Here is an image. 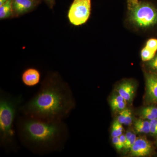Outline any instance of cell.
Instances as JSON below:
<instances>
[{
	"label": "cell",
	"instance_id": "6da1fadb",
	"mask_svg": "<svg viewBox=\"0 0 157 157\" xmlns=\"http://www.w3.org/2000/svg\"><path fill=\"white\" fill-rule=\"evenodd\" d=\"M72 90L58 72H48L39 90L21 105L20 113L49 121H64L75 107Z\"/></svg>",
	"mask_w": 157,
	"mask_h": 157
},
{
	"label": "cell",
	"instance_id": "7a4b0ae2",
	"mask_svg": "<svg viewBox=\"0 0 157 157\" xmlns=\"http://www.w3.org/2000/svg\"><path fill=\"white\" fill-rule=\"evenodd\" d=\"M15 126L21 144L39 155L61 152L69 139L64 121H49L22 114L17 116Z\"/></svg>",
	"mask_w": 157,
	"mask_h": 157
},
{
	"label": "cell",
	"instance_id": "3957f363",
	"mask_svg": "<svg viewBox=\"0 0 157 157\" xmlns=\"http://www.w3.org/2000/svg\"><path fill=\"white\" fill-rule=\"evenodd\" d=\"M23 104L22 95L0 89V146L7 154L16 153L19 149L14 126Z\"/></svg>",
	"mask_w": 157,
	"mask_h": 157
},
{
	"label": "cell",
	"instance_id": "277c9868",
	"mask_svg": "<svg viewBox=\"0 0 157 157\" xmlns=\"http://www.w3.org/2000/svg\"><path fill=\"white\" fill-rule=\"evenodd\" d=\"M128 19L137 29L146 30L157 26V7L148 2L127 0Z\"/></svg>",
	"mask_w": 157,
	"mask_h": 157
},
{
	"label": "cell",
	"instance_id": "5b68a950",
	"mask_svg": "<svg viewBox=\"0 0 157 157\" xmlns=\"http://www.w3.org/2000/svg\"><path fill=\"white\" fill-rule=\"evenodd\" d=\"M91 0H74L68 13L69 21L75 26L82 25L89 18Z\"/></svg>",
	"mask_w": 157,
	"mask_h": 157
},
{
	"label": "cell",
	"instance_id": "8992f818",
	"mask_svg": "<svg viewBox=\"0 0 157 157\" xmlns=\"http://www.w3.org/2000/svg\"><path fill=\"white\" fill-rule=\"evenodd\" d=\"M38 3V0H12L13 17H19L33 11Z\"/></svg>",
	"mask_w": 157,
	"mask_h": 157
},
{
	"label": "cell",
	"instance_id": "52a82bcc",
	"mask_svg": "<svg viewBox=\"0 0 157 157\" xmlns=\"http://www.w3.org/2000/svg\"><path fill=\"white\" fill-rule=\"evenodd\" d=\"M152 145L150 142L144 137L137 138L135 143L130 149L131 155L133 156L145 157L150 154Z\"/></svg>",
	"mask_w": 157,
	"mask_h": 157
},
{
	"label": "cell",
	"instance_id": "ba28073f",
	"mask_svg": "<svg viewBox=\"0 0 157 157\" xmlns=\"http://www.w3.org/2000/svg\"><path fill=\"white\" fill-rule=\"evenodd\" d=\"M145 76L147 100L157 103V74L150 72L145 73Z\"/></svg>",
	"mask_w": 157,
	"mask_h": 157
},
{
	"label": "cell",
	"instance_id": "9c48e42d",
	"mask_svg": "<svg viewBox=\"0 0 157 157\" xmlns=\"http://www.w3.org/2000/svg\"><path fill=\"white\" fill-rule=\"evenodd\" d=\"M41 78V73L36 68L26 69L21 75V80L26 86L33 87L39 84Z\"/></svg>",
	"mask_w": 157,
	"mask_h": 157
},
{
	"label": "cell",
	"instance_id": "30bf717a",
	"mask_svg": "<svg viewBox=\"0 0 157 157\" xmlns=\"http://www.w3.org/2000/svg\"><path fill=\"white\" fill-rule=\"evenodd\" d=\"M117 92L126 101H131L135 95V86L132 82H123L118 86Z\"/></svg>",
	"mask_w": 157,
	"mask_h": 157
},
{
	"label": "cell",
	"instance_id": "8fae6325",
	"mask_svg": "<svg viewBox=\"0 0 157 157\" xmlns=\"http://www.w3.org/2000/svg\"><path fill=\"white\" fill-rule=\"evenodd\" d=\"M13 17L12 0H8L0 6V19H8Z\"/></svg>",
	"mask_w": 157,
	"mask_h": 157
},
{
	"label": "cell",
	"instance_id": "7c38bea8",
	"mask_svg": "<svg viewBox=\"0 0 157 157\" xmlns=\"http://www.w3.org/2000/svg\"><path fill=\"white\" fill-rule=\"evenodd\" d=\"M134 128L137 133L148 134L150 131V121L144 119H140L135 121Z\"/></svg>",
	"mask_w": 157,
	"mask_h": 157
},
{
	"label": "cell",
	"instance_id": "4fadbf2b",
	"mask_svg": "<svg viewBox=\"0 0 157 157\" xmlns=\"http://www.w3.org/2000/svg\"><path fill=\"white\" fill-rule=\"evenodd\" d=\"M140 117L144 119L151 121L157 118V108L154 106H148L141 109Z\"/></svg>",
	"mask_w": 157,
	"mask_h": 157
},
{
	"label": "cell",
	"instance_id": "5bb4252c",
	"mask_svg": "<svg viewBox=\"0 0 157 157\" xmlns=\"http://www.w3.org/2000/svg\"><path fill=\"white\" fill-rule=\"evenodd\" d=\"M156 54V52L148 49L145 46L141 49L140 57L143 62H146L149 61L153 58Z\"/></svg>",
	"mask_w": 157,
	"mask_h": 157
},
{
	"label": "cell",
	"instance_id": "9a60e30c",
	"mask_svg": "<svg viewBox=\"0 0 157 157\" xmlns=\"http://www.w3.org/2000/svg\"><path fill=\"white\" fill-rule=\"evenodd\" d=\"M123 130L122 124L119 122L117 120L115 121L112 124L111 136L112 137H120L122 135Z\"/></svg>",
	"mask_w": 157,
	"mask_h": 157
},
{
	"label": "cell",
	"instance_id": "2e32d148",
	"mask_svg": "<svg viewBox=\"0 0 157 157\" xmlns=\"http://www.w3.org/2000/svg\"><path fill=\"white\" fill-rule=\"evenodd\" d=\"M146 66L151 70L150 72L157 74V54L154 57L149 61L146 62Z\"/></svg>",
	"mask_w": 157,
	"mask_h": 157
},
{
	"label": "cell",
	"instance_id": "e0dca14e",
	"mask_svg": "<svg viewBox=\"0 0 157 157\" xmlns=\"http://www.w3.org/2000/svg\"><path fill=\"white\" fill-rule=\"evenodd\" d=\"M125 101L122 97L118 94V95L113 96L111 99L110 102V107L111 109L113 110L116 106L121 102Z\"/></svg>",
	"mask_w": 157,
	"mask_h": 157
},
{
	"label": "cell",
	"instance_id": "ac0fdd59",
	"mask_svg": "<svg viewBox=\"0 0 157 157\" xmlns=\"http://www.w3.org/2000/svg\"><path fill=\"white\" fill-rule=\"evenodd\" d=\"M145 47L155 52L157 51V39L151 38L147 41Z\"/></svg>",
	"mask_w": 157,
	"mask_h": 157
},
{
	"label": "cell",
	"instance_id": "d6986e66",
	"mask_svg": "<svg viewBox=\"0 0 157 157\" xmlns=\"http://www.w3.org/2000/svg\"><path fill=\"white\" fill-rule=\"evenodd\" d=\"M136 139H137L136 135H135V134H133V133L132 136L130 137V139H129L125 143V144L124 146V148L126 150H130V149L132 148L133 144L135 143Z\"/></svg>",
	"mask_w": 157,
	"mask_h": 157
},
{
	"label": "cell",
	"instance_id": "ffe728a7",
	"mask_svg": "<svg viewBox=\"0 0 157 157\" xmlns=\"http://www.w3.org/2000/svg\"><path fill=\"white\" fill-rule=\"evenodd\" d=\"M150 133L152 135H157V118L152 120L150 121Z\"/></svg>",
	"mask_w": 157,
	"mask_h": 157
},
{
	"label": "cell",
	"instance_id": "44dd1931",
	"mask_svg": "<svg viewBox=\"0 0 157 157\" xmlns=\"http://www.w3.org/2000/svg\"><path fill=\"white\" fill-rule=\"evenodd\" d=\"M128 109H124V110L121 111L118 117L117 121L119 122L121 124H124L125 121L126 117L127 112H128Z\"/></svg>",
	"mask_w": 157,
	"mask_h": 157
},
{
	"label": "cell",
	"instance_id": "7402d4cb",
	"mask_svg": "<svg viewBox=\"0 0 157 157\" xmlns=\"http://www.w3.org/2000/svg\"><path fill=\"white\" fill-rule=\"evenodd\" d=\"M125 143V135L122 134V135H121L119 137V142L118 145L117 149V150H120L121 149L124 148Z\"/></svg>",
	"mask_w": 157,
	"mask_h": 157
},
{
	"label": "cell",
	"instance_id": "603a6c76",
	"mask_svg": "<svg viewBox=\"0 0 157 157\" xmlns=\"http://www.w3.org/2000/svg\"><path fill=\"white\" fill-rule=\"evenodd\" d=\"M132 121V113L130 109H128L127 112L126 117L125 121L124 124L127 126H129L131 124Z\"/></svg>",
	"mask_w": 157,
	"mask_h": 157
},
{
	"label": "cell",
	"instance_id": "cb8c5ba5",
	"mask_svg": "<svg viewBox=\"0 0 157 157\" xmlns=\"http://www.w3.org/2000/svg\"><path fill=\"white\" fill-rule=\"evenodd\" d=\"M127 101H122L116 106L114 109H113V111H117L121 112L122 110L125 109Z\"/></svg>",
	"mask_w": 157,
	"mask_h": 157
},
{
	"label": "cell",
	"instance_id": "d4e9b609",
	"mask_svg": "<svg viewBox=\"0 0 157 157\" xmlns=\"http://www.w3.org/2000/svg\"><path fill=\"white\" fill-rule=\"evenodd\" d=\"M112 141L116 148H117L119 142V137H112Z\"/></svg>",
	"mask_w": 157,
	"mask_h": 157
},
{
	"label": "cell",
	"instance_id": "484cf974",
	"mask_svg": "<svg viewBox=\"0 0 157 157\" xmlns=\"http://www.w3.org/2000/svg\"><path fill=\"white\" fill-rule=\"evenodd\" d=\"M46 4L51 9H52L55 4V0H45Z\"/></svg>",
	"mask_w": 157,
	"mask_h": 157
},
{
	"label": "cell",
	"instance_id": "4316f807",
	"mask_svg": "<svg viewBox=\"0 0 157 157\" xmlns=\"http://www.w3.org/2000/svg\"><path fill=\"white\" fill-rule=\"evenodd\" d=\"M8 0H0V6H2L4 3H6Z\"/></svg>",
	"mask_w": 157,
	"mask_h": 157
},
{
	"label": "cell",
	"instance_id": "83f0119b",
	"mask_svg": "<svg viewBox=\"0 0 157 157\" xmlns=\"http://www.w3.org/2000/svg\"></svg>",
	"mask_w": 157,
	"mask_h": 157
}]
</instances>
